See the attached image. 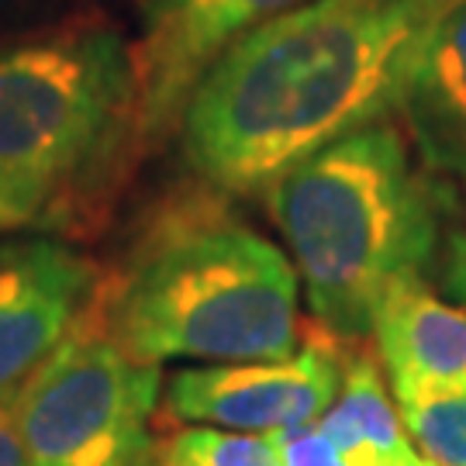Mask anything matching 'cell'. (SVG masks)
Returning <instances> with one entry per match:
<instances>
[{
  "instance_id": "cell-1",
  "label": "cell",
  "mask_w": 466,
  "mask_h": 466,
  "mask_svg": "<svg viewBox=\"0 0 466 466\" xmlns=\"http://www.w3.org/2000/svg\"><path fill=\"white\" fill-rule=\"evenodd\" d=\"M442 0H308L204 73L180 115L187 163L225 194H267L346 135L398 115L418 38Z\"/></svg>"
},
{
  "instance_id": "cell-2",
  "label": "cell",
  "mask_w": 466,
  "mask_h": 466,
  "mask_svg": "<svg viewBox=\"0 0 466 466\" xmlns=\"http://www.w3.org/2000/svg\"><path fill=\"white\" fill-rule=\"evenodd\" d=\"M267 208L318 329L363 339L380 300L421 277L439 246L442 204L387 121L339 138L283 173Z\"/></svg>"
},
{
  "instance_id": "cell-3",
  "label": "cell",
  "mask_w": 466,
  "mask_h": 466,
  "mask_svg": "<svg viewBox=\"0 0 466 466\" xmlns=\"http://www.w3.org/2000/svg\"><path fill=\"white\" fill-rule=\"evenodd\" d=\"M300 280L290 256L221 211L167 218L111 300V335L135 360L246 363L298 352Z\"/></svg>"
},
{
  "instance_id": "cell-4",
  "label": "cell",
  "mask_w": 466,
  "mask_h": 466,
  "mask_svg": "<svg viewBox=\"0 0 466 466\" xmlns=\"http://www.w3.org/2000/svg\"><path fill=\"white\" fill-rule=\"evenodd\" d=\"M135 46L104 25L0 42V177L46 215L135 125Z\"/></svg>"
},
{
  "instance_id": "cell-5",
  "label": "cell",
  "mask_w": 466,
  "mask_h": 466,
  "mask_svg": "<svg viewBox=\"0 0 466 466\" xmlns=\"http://www.w3.org/2000/svg\"><path fill=\"white\" fill-rule=\"evenodd\" d=\"M159 390V363L135 360L115 335L76 329L11 398L28 463L146 466Z\"/></svg>"
},
{
  "instance_id": "cell-6",
  "label": "cell",
  "mask_w": 466,
  "mask_h": 466,
  "mask_svg": "<svg viewBox=\"0 0 466 466\" xmlns=\"http://www.w3.org/2000/svg\"><path fill=\"white\" fill-rule=\"evenodd\" d=\"M329 342H335L332 335L283 360L187 367L169 377L167 411L184 425L256 435L315 425L342 387V356Z\"/></svg>"
},
{
  "instance_id": "cell-7",
  "label": "cell",
  "mask_w": 466,
  "mask_h": 466,
  "mask_svg": "<svg viewBox=\"0 0 466 466\" xmlns=\"http://www.w3.org/2000/svg\"><path fill=\"white\" fill-rule=\"evenodd\" d=\"M300 4L308 0H138V135H163L180 125L204 73L238 38Z\"/></svg>"
},
{
  "instance_id": "cell-8",
  "label": "cell",
  "mask_w": 466,
  "mask_h": 466,
  "mask_svg": "<svg viewBox=\"0 0 466 466\" xmlns=\"http://www.w3.org/2000/svg\"><path fill=\"white\" fill-rule=\"evenodd\" d=\"M94 267L52 238L0 246V404L80 329Z\"/></svg>"
},
{
  "instance_id": "cell-9",
  "label": "cell",
  "mask_w": 466,
  "mask_h": 466,
  "mask_svg": "<svg viewBox=\"0 0 466 466\" xmlns=\"http://www.w3.org/2000/svg\"><path fill=\"white\" fill-rule=\"evenodd\" d=\"M398 115L446 211L466 215V0H442L418 38Z\"/></svg>"
},
{
  "instance_id": "cell-10",
  "label": "cell",
  "mask_w": 466,
  "mask_h": 466,
  "mask_svg": "<svg viewBox=\"0 0 466 466\" xmlns=\"http://www.w3.org/2000/svg\"><path fill=\"white\" fill-rule=\"evenodd\" d=\"M370 335L394 400L466 394V308L442 300L421 277L398 283L380 300Z\"/></svg>"
},
{
  "instance_id": "cell-11",
  "label": "cell",
  "mask_w": 466,
  "mask_h": 466,
  "mask_svg": "<svg viewBox=\"0 0 466 466\" xmlns=\"http://www.w3.org/2000/svg\"><path fill=\"white\" fill-rule=\"evenodd\" d=\"M318 425L356 466H429L404 429L380 363L367 352L342 360V387Z\"/></svg>"
},
{
  "instance_id": "cell-12",
  "label": "cell",
  "mask_w": 466,
  "mask_h": 466,
  "mask_svg": "<svg viewBox=\"0 0 466 466\" xmlns=\"http://www.w3.org/2000/svg\"><path fill=\"white\" fill-rule=\"evenodd\" d=\"M146 466H283L277 435L187 425L152 442Z\"/></svg>"
},
{
  "instance_id": "cell-13",
  "label": "cell",
  "mask_w": 466,
  "mask_h": 466,
  "mask_svg": "<svg viewBox=\"0 0 466 466\" xmlns=\"http://www.w3.org/2000/svg\"><path fill=\"white\" fill-rule=\"evenodd\" d=\"M404 429L432 466H466V394L398 400Z\"/></svg>"
},
{
  "instance_id": "cell-14",
  "label": "cell",
  "mask_w": 466,
  "mask_h": 466,
  "mask_svg": "<svg viewBox=\"0 0 466 466\" xmlns=\"http://www.w3.org/2000/svg\"><path fill=\"white\" fill-rule=\"evenodd\" d=\"M283 466H356L346 452L335 446L329 435L321 432V425H304L298 432L277 435Z\"/></svg>"
},
{
  "instance_id": "cell-15",
  "label": "cell",
  "mask_w": 466,
  "mask_h": 466,
  "mask_svg": "<svg viewBox=\"0 0 466 466\" xmlns=\"http://www.w3.org/2000/svg\"><path fill=\"white\" fill-rule=\"evenodd\" d=\"M442 287L456 304L466 308V228L446 238V252H442Z\"/></svg>"
},
{
  "instance_id": "cell-16",
  "label": "cell",
  "mask_w": 466,
  "mask_h": 466,
  "mask_svg": "<svg viewBox=\"0 0 466 466\" xmlns=\"http://www.w3.org/2000/svg\"><path fill=\"white\" fill-rule=\"evenodd\" d=\"M38 218H42V211L35 208L32 200L25 198V194H17L15 187L0 177V232L25 228V225H32Z\"/></svg>"
},
{
  "instance_id": "cell-17",
  "label": "cell",
  "mask_w": 466,
  "mask_h": 466,
  "mask_svg": "<svg viewBox=\"0 0 466 466\" xmlns=\"http://www.w3.org/2000/svg\"><path fill=\"white\" fill-rule=\"evenodd\" d=\"M0 466H32L28 463V452H25V442L17 435L11 400L0 404Z\"/></svg>"
}]
</instances>
